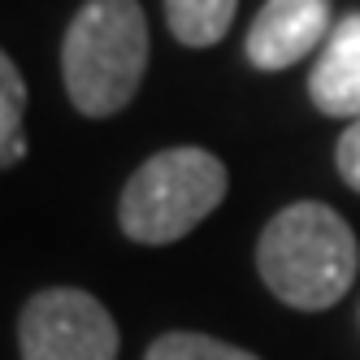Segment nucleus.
<instances>
[{"label": "nucleus", "mask_w": 360, "mask_h": 360, "mask_svg": "<svg viewBox=\"0 0 360 360\" xmlns=\"http://www.w3.org/2000/svg\"><path fill=\"white\" fill-rule=\"evenodd\" d=\"M356 265L360 248L352 226L321 200H300L282 209L256 243V269L265 287L304 313L339 304L356 278Z\"/></svg>", "instance_id": "f257e3e1"}, {"label": "nucleus", "mask_w": 360, "mask_h": 360, "mask_svg": "<svg viewBox=\"0 0 360 360\" xmlns=\"http://www.w3.org/2000/svg\"><path fill=\"white\" fill-rule=\"evenodd\" d=\"M148 70V22L139 0H87L61 44V74L74 109L113 117L135 100Z\"/></svg>", "instance_id": "f03ea898"}, {"label": "nucleus", "mask_w": 360, "mask_h": 360, "mask_svg": "<svg viewBox=\"0 0 360 360\" xmlns=\"http://www.w3.org/2000/svg\"><path fill=\"white\" fill-rule=\"evenodd\" d=\"M226 200V165L204 148H165L122 187L117 221L135 243H174Z\"/></svg>", "instance_id": "7ed1b4c3"}, {"label": "nucleus", "mask_w": 360, "mask_h": 360, "mask_svg": "<svg viewBox=\"0 0 360 360\" xmlns=\"http://www.w3.org/2000/svg\"><path fill=\"white\" fill-rule=\"evenodd\" d=\"M18 347L22 360H117V326L96 295L53 287L22 308Z\"/></svg>", "instance_id": "20e7f679"}, {"label": "nucleus", "mask_w": 360, "mask_h": 360, "mask_svg": "<svg viewBox=\"0 0 360 360\" xmlns=\"http://www.w3.org/2000/svg\"><path fill=\"white\" fill-rule=\"evenodd\" d=\"M330 31V0H265L252 18L243 53L256 70H287L304 61Z\"/></svg>", "instance_id": "39448f33"}, {"label": "nucleus", "mask_w": 360, "mask_h": 360, "mask_svg": "<svg viewBox=\"0 0 360 360\" xmlns=\"http://www.w3.org/2000/svg\"><path fill=\"white\" fill-rule=\"evenodd\" d=\"M308 96L321 113L360 122V13L343 18L330 31L308 79Z\"/></svg>", "instance_id": "423d86ee"}, {"label": "nucleus", "mask_w": 360, "mask_h": 360, "mask_svg": "<svg viewBox=\"0 0 360 360\" xmlns=\"http://www.w3.org/2000/svg\"><path fill=\"white\" fill-rule=\"evenodd\" d=\"M235 9H239V0H165V22L178 44L213 48L226 39Z\"/></svg>", "instance_id": "0eeeda50"}, {"label": "nucleus", "mask_w": 360, "mask_h": 360, "mask_svg": "<svg viewBox=\"0 0 360 360\" xmlns=\"http://www.w3.org/2000/svg\"><path fill=\"white\" fill-rule=\"evenodd\" d=\"M22 113H27V83H22L18 65L0 48V169L18 165L27 157V139H22Z\"/></svg>", "instance_id": "6e6552de"}, {"label": "nucleus", "mask_w": 360, "mask_h": 360, "mask_svg": "<svg viewBox=\"0 0 360 360\" xmlns=\"http://www.w3.org/2000/svg\"><path fill=\"white\" fill-rule=\"evenodd\" d=\"M143 360H261V356H252L243 347H230L221 339H209V334L174 330V334H161V339L148 347Z\"/></svg>", "instance_id": "1a4fd4ad"}, {"label": "nucleus", "mask_w": 360, "mask_h": 360, "mask_svg": "<svg viewBox=\"0 0 360 360\" xmlns=\"http://www.w3.org/2000/svg\"><path fill=\"white\" fill-rule=\"evenodd\" d=\"M334 161H339V174H343V183L352 191H360V122H352L343 139H339V152H334Z\"/></svg>", "instance_id": "9d476101"}]
</instances>
